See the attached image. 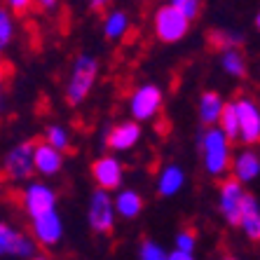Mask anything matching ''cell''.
Listing matches in <instances>:
<instances>
[{"instance_id":"1","label":"cell","mask_w":260,"mask_h":260,"mask_svg":"<svg viewBox=\"0 0 260 260\" xmlns=\"http://www.w3.org/2000/svg\"><path fill=\"white\" fill-rule=\"evenodd\" d=\"M200 152L209 176L218 178L232 167L230 139L220 127H209L204 134H200Z\"/></svg>"},{"instance_id":"2","label":"cell","mask_w":260,"mask_h":260,"mask_svg":"<svg viewBox=\"0 0 260 260\" xmlns=\"http://www.w3.org/2000/svg\"><path fill=\"white\" fill-rule=\"evenodd\" d=\"M99 80V61L91 54H78L73 61L71 73L66 80V101L71 106H80L91 94Z\"/></svg>"},{"instance_id":"3","label":"cell","mask_w":260,"mask_h":260,"mask_svg":"<svg viewBox=\"0 0 260 260\" xmlns=\"http://www.w3.org/2000/svg\"><path fill=\"white\" fill-rule=\"evenodd\" d=\"M117 209H115V194L110 190L96 188L89 194L87 202V223L96 235H108L115 228L117 220Z\"/></svg>"},{"instance_id":"4","label":"cell","mask_w":260,"mask_h":260,"mask_svg":"<svg viewBox=\"0 0 260 260\" xmlns=\"http://www.w3.org/2000/svg\"><path fill=\"white\" fill-rule=\"evenodd\" d=\"M152 30H155V36H157L159 43H167V45H174L178 40L188 36L190 30V19L181 12V10H176L171 3L167 5H159L155 10V17H152Z\"/></svg>"},{"instance_id":"5","label":"cell","mask_w":260,"mask_h":260,"mask_svg":"<svg viewBox=\"0 0 260 260\" xmlns=\"http://www.w3.org/2000/svg\"><path fill=\"white\" fill-rule=\"evenodd\" d=\"M36 141H19L3 157V174L14 183H24L36 174Z\"/></svg>"},{"instance_id":"6","label":"cell","mask_w":260,"mask_h":260,"mask_svg":"<svg viewBox=\"0 0 260 260\" xmlns=\"http://www.w3.org/2000/svg\"><path fill=\"white\" fill-rule=\"evenodd\" d=\"M164 106V91L152 82L139 85L129 96V115L136 122H150L159 115Z\"/></svg>"},{"instance_id":"7","label":"cell","mask_w":260,"mask_h":260,"mask_svg":"<svg viewBox=\"0 0 260 260\" xmlns=\"http://www.w3.org/2000/svg\"><path fill=\"white\" fill-rule=\"evenodd\" d=\"M38 246L33 235H24L21 230L12 228L10 223L0 220V258H21L33 260L38 255Z\"/></svg>"},{"instance_id":"8","label":"cell","mask_w":260,"mask_h":260,"mask_svg":"<svg viewBox=\"0 0 260 260\" xmlns=\"http://www.w3.org/2000/svg\"><path fill=\"white\" fill-rule=\"evenodd\" d=\"M21 209L28 218L52 211L56 209V190L43 181H28L26 188L21 190Z\"/></svg>"},{"instance_id":"9","label":"cell","mask_w":260,"mask_h":260,"mask_svg":"<svg viewBox=\"0 0 260 260\" xmlns=\"http://www.w3.org/2000/svg\"><path fill=\"white\" fill-rule=\"evenodd\" d=\"M246 200V192H244V183L237 181L235 176L232 178H225L220 183V192H218V209L223 213V218L230 225L239 228V220H242V206Z\"/></svg>"},{"instance_id":"10","label":"cell","mask_w":260,"mask_h":260,"mask_svg":"<svg viewBox=\"0 0 260 260\" xmlns=\"http://www.w3.org/2000/svg\"><path fill=\"white\" fill-rule=\"evenodd\" d=\"M91 181L96 183V188L103 190H120L124 181V164L115 155H101L91 162Z\"/></svg>"},{"instance_id":"11","label":"cell","mask_w":260,"mask_h":260,"mask_svg":"<svg viewBox=\"0 0 260 260\" xmlns=\"http://www.w3.org/2000/svg\"><path fill=\"white\" fill-rule=\"evenodd\" d=\"M30 220V235L36 237V242L40 246H56L63 237V220H61L59 211L52 209V211H45L40 216L28 218Z\"/></svg>"},{"instance_id":"12","label":"cell","mask_w":260,"mask_h":260,"mask_svg":"<svg viewBox=\"0 0 260 260\" xmlns=\"http://www.w3.org/2000/svg\"><path fill=\"white\" fill-rule=\"evenodd\" d=\"M237 115H239V141L246 145L260 141V106L251 99H239L235 101Z\"/></svg>"},{"instance_id":"13","label":"cell","mask_w":260,"mask_h":260,"mask_svg":"<svg viewBox=\"0 0 260 260\" xmlns=\"http://www.w3.org/2000/svg\"><path fill=\"white\" fill-rule=\"evenodd\" d=\"M143 136V129H141V122L136 120H124V122H117L115 127H110L108 134H106V145L110 150L115 152H124V150H132L136 148Z\"/></svg>"},{"instance_id":"14","label":"cell","mask_w":260,"mask_h":260,"mask_svg":"<svg viewBox=\"0 0 260 260\" xmlns=\"http://www.w3.org/2000/svg\"><path fill=\"white\" fill-rule=\"evenodd\" d=\"M63 167V152L56 150L54 145H49L47 141L36 145V174H40L43 178L56 176Z\"/></svg>"},{"instance_id":"15","label":"cell","mask_w":260,"mask_h":260,"mask_svg":"<svg viewBox=\"0 0 260 260\" xmlns=\"http://www.w3.org/2000/svg\"><path fill=\"white\" fill-rule=\"evenodd\" d=\"M232 176L242 183H251L260 176V155L255 150H242L232 157Z\"/></svg>"},{"instance_id":"16","label":"cell","mask_w":260,"mask_h":260,"mask_svg":"<svg viewBox=\"0 0 260 260\" xmlns=\"http://www.w3.org/2000/svg\"><path fill=\"white\" fill-rule=\"evenodd\" d=\"M185 185V171L176 164H167L157 174V194L159 197H176Z\"/></svg>"},{"instance_id":"17","label":"cell","mask_w":260,"mask_h":260,"mask_svg":"<svg viewBox=\"0 0 260 260\" xmlns=\"http://www.w3.org/2000/svg\"><path fill=\"white\" fill-rule=\"evenodd\" d=\"M225 110V101L218 91H204L200 96V103H197V113H200L202 124L206 127H213L220 122V115Z\"/></svg>"},{"instance_id":"18","label":"cell","mask_w":260,"mask_h":260,"mask_svg":"<svg viewBox=\"0 0 260 260\" xmlns=\"http://www.w3.org/2000/svg\"><path fill=\"white\" fill-rule=\"evenodd\" d=\"M143 197L141 192L132 188H120L115 192V209H117V216L124 218V220H134L139 218L141 211H143Z\"/></svg>"},{"instance_id":"19","label":"cell","mask_w":260,"mask_h":260,"mask_svg":"<svg viewBox=\"0 0 260 260\" xmlns=\"http://www.w3.org/2000/svg\"><path fill=\"white\" fill-rule=\"evenodd\" d=\"M129 26H132V19L124 10H108L103 17V36L110 43H117L129 33Z\"/></svg>"},{"instance_id":"20","label":"cell","mask_w":260,"mask_h":260,"mask_svg":"<svg viewBox=\"0 0 260 260\" xmlns=\"http://www.w3.org/2000/svg\"><path fill=\"white\" fill-rule=\"evenodd\" d=\"M239 228L244 230V235H246L248 239H260V209H258L255 197L248 192H246V200H244V206H242Z\"/></svg>"},{"instance_id":"21","label":"cell","mask_w":260,"mask_h":260,"mask_svg":"<svg viewBox=\"0 0 260 260\" xmlns=\"http://www.w3.org/2000/svg\"><path fill=\"white\" fill-rule=\"evenodd\" d=\"M220 66L228 75L232 78H244V73H246V59L244 54L239 52V47H232V49H225L223 54H220Z\"/></svg>"},{"instance_id":"22","label":"cell","mask_w":260,"mask_h":260,"mask_svg":"<svg viewBox=\"0 0 260 260\" xmlns=\"http://www.w3.org/2000/svg\"><path fill=\"white\" fill-rule=\"evenodd\" d=\"M17 26H14V12L7 5H0V52L10 47L14 40Z\"/></svg>"},{"instance_id":"23","label":"cell","mask_w":260,"mask_h":260,"mask_svg":"<svg viewBox=\"0 0 260 260\" xmlns=\"http://www.w3.org/2000/svg\"><path fill=\"white\" fill-rule=\"evenodd\" d=\"M209 45L220 52L225 49H232V47H239L242 45V36L239 33H232V30H225V28H213L209 33Z\"/></svg>"},{"instance_id":"24","label":"cell","mask_w":260,"mask_h":260,"mask_svg":"<svg viewBox=\"0 0 260 260\" xmlns=\"http://www.w3.org/2000/svg\"><path fill=\"white\" fill-rule=\"evenodd\" d=\"M218 127L228 134V139H230V141L239 139V115H237L235 101H232V103H225V110H223V115H220Z\"/></svg>"},{"instance_id":"25","label":"cell","mask_w":260,"mask_h":260,"mask_svg":"<svg viewBox=\"0 0 260 260\" xmlns=\"http://www.w3.org/2000/svg\"><path fill=\"white\" fill-rule=\"evenodd\" d=\"M45 141H47L49 145H54L56 150L66 152L68 148H71V132H68L63 124H49L47 129H45Z\"/></svg>"},{"instance_id":"26","label":"cell","mask_w":260,"mask_h":260,"mask_svg":"<svg viewBox=\"0 0 260 260\" xmlns=\"http://www.w3.org/2000/svg\"><path fill=\"white\" fill-rule=\"evenodd\" d=\"M139 260H169V251H164V246L152 239H145L139 246Z\"/></svg>"},{"instance_id":"27","label":"cell","mask_w":260,"mask_h":260,"mask_svg":"<svg viewBox=\"0 0 260 260\" xmlns=\"http://www.w3.org/2000/svg\"><path fill=\"white\" fill-rule=\"evenodd\" d=\"M169 3L176 7V10H181L190 21L197 19L200 17V12H202V0H169Z\"/></svg>"},{"instance_id":"28","label":"cell","mask_w":260,"mask_h":260,"mask_svg":"<svg viewBox=\"0 0 260 260\" xmlns=\"http://www.w3.org/2000/svg\"><path fill=\"white\" fill-rule=\"evenodd\" d=\"M174 246L181 248V251H190L194 253V246H197V235L192 230H181L174 239Z\"/></svg>"},{"instance_id":"29","label":"cell","mask_w":260,"mask_h":260,"mask_svg":"<svg viewBox=\"0 0 260 260\" xmlns=\"http://www.w3.org/2000/svg\"><path fill=\"white\" fill-rule=\"evenodd\" d=\"M3 3H5V5L10 7L14 14H26L30 7H33V3H36V0H3Z\"/></svg>"},{"instance_id":"30","label":"cell","mask_w":260,"mask_h":260,"mask_svg":"<svg viewBox=\"0 0 260 260\" xmlns=\"http://www.w3.org/2000/svg\"><path fill=\"white\" fill-rule=\"evenodd\" d=\"M169 260H194V253H190V251H181V248H174V251H169Z\"/></svg>"},{"instance_id":"31","label":"cell","mask_w":260,"mask_h":260,"mask_svg":"<svg viewBox=\"0 0 260 260\" xmlns=\"http://www.w3.org/2000/svg\"><path fill=\"white\" fill-rule=\"evenodd\" d=\"M61 0H36V5L43 10V12H52V10H56L59 7Z\"/></svg>"},{"instance_id":"32","label":"cell","mask_w":260,"mask_h":260,"mask_svg":"<svg viewBox=\"0 0 260 260\" xmlns=\"http://www.w3.org/2000/svg\"><path fill=\"white\" fill-rule=\"evenodd\" d=\"M5 108V73H3V63H0V113Z\"/></svg>"},{"instance_id":"33","label":"cell","mask_w":260,"mask_h":260,"mask_svg":"<svg viewBox=\"0 0 260 260\" xmlns=\"http://www.w3.org/2000/svg\"><path fill=\"white\" fill-rule=\"evenodd\" d=\"M89 3L91 10H106V7L110 5V3H115V0H87Z\"/></svg>"},{"instance_id":"34","label":"cell","mask_w":260,"mask_h":260,"mask_svg":"<svg viewBox=\"0 0 260 260\" xmlns=\"http://www.w3.org/2000/svg\"><path fill=\"white\" fill-rule=\"evenodd\" d=\"M255 28L260 30V12H258V17H255Z\"/></svg>"},{"instance_id":"35","label":"cell","mask_w":260,"mask_h":260,"mask_svg":"<svg viewBox=\"0 0 260 260\" xmlns=\"http://www.w3.org/2000/svg\"><path fill=\"white\" fill-rule=\"evenodd\" d=\"M33 260H47V258H45L43 253H38V255H36V258H33Z\"/></svg>"},{"instance_id":"36","label":"cell","mask_w":260,"mask_h":260,"mask_svg":"<svg viewBox=\"0 0 260 260\" xmlns=\"http://www.w3.org/2000/svg\"><path fill=\"white\" fill-rule=\"evenodd\" d=\"M220 260H237V258H230V255H228V258H220Z\"/></svg>"}]
</instances>
